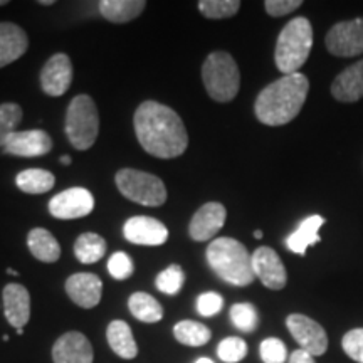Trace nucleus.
Returning <instances> with one entry per match:
<instances>
[{"mask_svg": "<svg viewBox=\"0 0 363 363\" xmlns=\"http://www.w3.org/2000/svg\"><path fill=\"white\" fill-rule=\"evenodd\" d=\"M93 345L79 331H67L52 347L54 363H93Z\"/></svg>", "mask_w": 363, "mask_h": 363, "instance_id": "nucleus-18", "label": "nucleus"}, {"mask_svg": "<svg viewBox=\"0 0 363 363\" xmlns=\"http://www.w3.org/2000/svg\"><path fill=\"white\" fill-rule=\"evenodd\" d=\"M99 13L111 24H126L140 17L147 7L145 0H103Z\"/></svg>", "mask_w": 363, "mask_h": 363, "instance_id": "nucleus-22", "label": "nucleus"}, {"mask_svg": "<svg viewBox=\"0 0 363 363\" xmlns=\"http://www.w3.org/2000/svg\"><path fill=\"white\" fill-rule=\"evenodd\" d=\"M289 363H316L315 358H313V355H310V353L301 350V348H298V350H294L291 353V357L288 358Z\"/></svg>", "mask_w": 363, "mask_h": 363, "instance_id": "nucleus-39", "label": "nucleus"}, {"mask_svg": "<svg viewBox=\"0 0 363 363\" xmlns=\"http://www.w3.org/2000/svg\"><path fill=\"white\" fill-rule=\"evenodd\" d=\"M331 96L342 103H357L363 98V59L343 69L331 83Z\"/></svg>", "mask_w": 363, "mask_h": 363, "instance_id": "nucleus-20", "label": "nucleus"}, {"mask_svg": "<svg viewBox=\"0 0 363 363\" xmlns=\"http://www.w3.org/2000/svg\"><path fill=\"white\" fill-rule=\"evenodd\" d=\"M39 6H54V4H56V2H54V0H39Z\"/></svg>", "mask_w": 363, "mask_h": 363, "instance_id": "nucleus-41", "label": "nucleus"}, {"mask_svg": "<svg viewBox=\"0 0 363 363\" xmlns=\"http://www.w3.org/2000/svg\"><path fill=\"white\" fill-rule=\"evenodd\" d=\"M239 0H201L199 2V11L211 21L229 19L239 12Z\"/></svg>", "mask_w": 363, "mask_h": 363, "instance_id": "nucleus-30", "label": "nucleus"}, {"mask_svg": "<svg viewBox=\"0 0 363 363\" xmlns=\"http://www.w3.org/2000/svg\"><path fill=\"white\" fill-rule=\"evenodd\" d=\"M133 126L138 143L152 157L170 160L184 155L189 135L179 113L153 99L136 108Z\"/></svg>", "mask_w": 363, "mask_h": 363, "instance_id": "nucleus-1", "label": "nucleus"}, {"mask_svg": "<svg viewBox=\"0 0 363 363\" xmlns=\"http://www.w3.org/2000/svg\"><path fill=\"white\" fill-rule=\"evenodd\" d=\"M4 315L9 325L17 330V333H24V326L30 320V294L26 286L19 283H9L2 291Z\"/></svg>", "mask_w": 363, "mask_h": 363, "instance_id": "nucleus-15", "label": "nucleus"}, {"mask_svg": "<svg viewBox=\"0 0 363 363\" xmlns=\"http://www.w3.org/2000/svg\"><path fill=\"white\" fill-rule=\"evenodd\" d=\"M303 6L301 0H266L264 9L271 17L288 16Z\"/></svg>", "mask_w": 363, "mask_h": 363, "instance_id": "nucleus-38", "label": "nucleus"}, {"mask_svg": "<svg viewBox=\"0 0 363 363\" xmlns=\"http://www.w3.org/2000/svg\"><path fill=\"white\" fill-rule=\"evenodd\" d=\"M116 187L123 197L145 207H160L167 202V189L162 179L148 172L121 169L115 175Z\"/></svg>", "mask_w": 363, "mask_h": 363, "instance_id": "nucleus-7", "label": "nucleus"}, {"mask_svg": "<svg viewBox=\"0 0 363 363\" xmlns=\"http://www.w3.org/2000/svg\"><path fill=\"white\" fill-rule=\"evenodd\" d=\"M195 363H214V362H212L211 358H207V357H202V358H199V360L195 362Z\"/></svg>", "mask_w": 363, "mask_h": 363, "instance_id": "nucleus-42", "label": "nucleus"}, {"mask_svg": "<svg viewBox=\"0 0 363 363\" xmlns=\"http://www.w3.org/2000/svg\"><path fill=\"white\" fill-rule=\"evenodd\" d=\"M106 340L113 352L125 360H133L138 355V345L133 338V331L123 320H115L108 325Z\"/></svg>", "mask_w": 363, "mask_h": 363, "instance_id": "nucleus-23", "label": "nucleus"}, {"mask_svg": "<svg viewBox=\"0 0 363 363\" xmlns=\"http://www.w3.org/2000/svg\"><path fill=\"white\" fill-rule=\"evenodd\" d=\"M106 252V240L99 234L84 233L74 242V256L81 264H96Z\"/></svg>", "mask_w": 363, "mask_h": 363, "instance_id": "nucleus-27", "label": "nucleus"}, {"mask_svg": "<svg viewBox=\"0 0 363 363\" xmlns=\"http://www.w3.org/2000/svg\"><path fill=\"white\" fill-rule=\"evenodd\" d=\"M27 247L35 259L48 264H52L61 257V246L56 238L43 227H35L27 234Z\"/></svg>", "mask_w": 363, "mask_h": 363, "instance_id": "nucleus-24", "label": "nucleus"}, {"mask_svg": "<svg viewBox=\"0 0 363 363\" xmlns=\"http://www.w3.org/2000/svg\"><path fill=\"white\" fill-rule=\"evenodd\" d=\"M49 212L52 217L61 220L81 219V217L89 216L94 208L93 194L88 189L71 187L62 190L49 201Z\"/></svg>", "mask_w": 363, "mask_h": 363, "instance_id": "nucleus-10", "label": "nucleus"}, {"mask_svg": "<svg viewBox=\"0 0 363 363\" xmlns=\"http://www.w3.org/2000/svg\"><path fill=\"white\" fill-rule=\"evenodd\" d=\"M22 116H24V111L17 103L7 101L0 104V148L6 147L9 138L19 131Z\"/></svg>", "mask_w": 363, "mask_h": 363, "instance_id": "nucleus-29", "label": "nucleus"}, {"mask_svg": "<svg viewBox=\"0 0 363 363\" xmlns=\"http://www.w3.org/2000/svg\"><path fill=\"white\" fill-rule=\"evenodd\" d=\"M254 238L261 239L262 238V230H256V233H254Z\"/></svg>", "mask_w": 363, "mask_h": 363, "instance_id": "nucleus-43", "label": "nucleus"}, {"mask_svg": "<svg viewBox=\"0 0 363 363\" xmlns=\"http://www.w3.org/2000/svg\"><path fill=\"white\" fill-rule=\"evenodd\" d=\"M313 48V27L306 17H294L283 27L276 43V67L283 74L298 72L310 57Z\"/></svg>", "mask_w": 363, "mask_h": 363, "instance_id": "nucleus-4", "label": "nucleus"}, {"mask_svg": "<svg viewBox=\"0 0 363 363\" xmlns=\"http://www.w3.org/2000/svg\"><path fill=\"white\" fill-rule=\"evenodd\" d=\"M202 81L207 94L217 103H229L238 96L240 72L235 59L225 51L208 54L202 65Z\"/></svg>", "mask_w": 363, "mask_h": 363, "instance_id": "nucleus-5", "label": "nucleus"}, {"mask_svg": "<svg viewBox=\"0 0 363 363\" xmlns=\"http://www.w3.org/2000/svg\"><path fill=\"white\" fill-rule=\"evenodd\" d=\"M130 313L143 323H158L163 318V308L152 294L138 291L133 293L128 299Z\"/></svg>", "mask_w": 363, "mask_h": 363, "instance_id": "nucleus-26", "label": "nucleus"}, {"mask_svg": "<svg viewBox=\"0 0 363 363\" xmlns=\"http://www.w3.org/2000/svg\"><path fill=\"white\" fill-rule=\"evenodd\" d=\"M66 293L74 305L84 310L96 308L103 296V281L93 272H76L66 279Z\"/></svg>", "mask_w": 363, "mask_h": 363, "instance_id": "nucleus-16", "label": "nucleus"}, {"mask_svg": "<svg viewBox=\"0 0 363 363\" xmlns=\"http://www.w3.org/2000/svg\"><path fill=\"white\" fill-rule=\"evenodd\" d=\"M310 81L301 72L286 74L257 94L254 113L262 125L281 126L293 121L306 101Z\"/></svg>", "mask_w": 363, "mask_h": 363, "instance_id": "nucleus-2", "label": "nucleus"}, {"mask_svg": "<svg viewBox=\"0 0 363 363\" xmlns=\"http://www.w3.org/2000/svg\"><path fill=\"white\" fill-rule=\"evenodd\" d=\"M286 326H288L291 337L301 347V350L308 352L310 355L321 357L328 350V335L323 326L311 320L310 316L293 313L286 318Z\"/></svg>", "mask_w": 363, "mask_h": 363, "instance_id": "nucleus-9", "label": "nucleus"}, {"mask_svg": "<svg viewBox=\"0 0 363 363\" xmlns=\"http://www.w3.org/2000/svg\"><path fill=\"white\" fill-rule=\"evenodd\" d=\"M7 4H9V0H0V7L7 6Z\"/></svg>", "mask_w": 363, "mask_h": 363, "instance_id": "nucleus-45", "label": "nucleus"}, {"mask_svg": "<svg viewBox=\"0 0 363 363\" xmlns=\"http://www.w3.org/2000/svg\"><path fill=\"white\" fill-rule=\"evenodd\" d=\"M252 269L256 278L272 291H279L288 283V272L274 249L262 246L252 254Z\"/></svg>", "mask_w": 363, "mask_h": 363, "instance_id": "nucleus-12", "label": "nucleus"}, {"mask_svg": "<svg viewBox=\"0 0 363 363\" xmlns=\"http://www.w3.org/2000/svg\"><path fill=\"white\" fill-rule=\"evenodd\" d=\"M52 150V138L44 130H27V131H16L6 147L2 148L4 155L12 157H43L48 155Z\"/></svg>", "mask_w": 363, "mask_h": 363, "instance_id": "nucleus-14", "label": "nucleus"}, {"mask_svg": "<svg viewBox=\"0 0 363 363\" xmlns=\"http://www.w3.org/2000/svg\"><path fill=\"white\" fill-rule=\"evenodd\" d=\"M325 217L321 216H310L306 217L301 224L298 225V229L293 234L288 235L286 239V246L294 254L299 256H305L306 249L313 246V244L320 242V235L318 230L325 225Z\"/></svg>", "mask_w": 363, "mask_h": 363, "instance_id": "nucleus-21", "label": "nucleus"}, {"mask_svg": "<svg viewBox=\"0 0 363 363\" xmlns=\"http://www.w3.org/2000/svg\"><path fill=\"white\" fill-rule=\"evenodd\" d=\"M123 235L136 246H162L169 239V229L153 217L136 216L125 222Z\"/></svg>", "mask_w": 363, "mask_h": 363, "instance_id": "nucleus-13", "label": "nucleus"}, {"mask_svg": "<svg viewBox=\"0 0 363 363\" xmlns=\"http://www.w3.org/2000/svg\"><path fill=\"white\" fill-rule=\"evenodd\" d=\"M40 88L48 96L59 98L66 94L72 83V62L67 54L57 52L45 61L40 69Z\"/></svg>", "mask_w": 363, "mask_h": 363, "instance_id": "nucleus-11", "label": "nucleus"}, {"mask_svg": "<svg viewBox=\"0 0 363 363\" xmlns=\"http://www.w3.org/2000/svg\"><path fill=\"white\" fill-rule=\"evenodd\" d=\"M174 337L177 342L187 345V347H203L211 342L212 333L206 325L199 323V321L184 320L174 326Z\"/></svg>", "mask_w": 363, "mask_h": 363, "instance_id": "nucleus-28", "label": "nucleus"}, {"mask_svg": "<svg viewBox=\"0 0 363 363\" xmlns=\"http://www.w3.org/2000/svg\"><path fill=\"white\" fill-rule=\"evenodd\" d=\"M206 256L211 269L225 283L242 288L256 279L252 269V256L238 239H214L208 244Z\"/></svg>", "mask_w": 363, "mask_h": 363, "instance_id": "nucleus-3", "label": "nucleus"}, {"mask_svg": "<svg viewBox=\"0 0 363 363\" xmlns=\"http://www.w3.org/2000/svg\"><path fill=\"white\" fill-rule=\"evenodd\" d=\"M342 347L343 352L353 362L363 363V328H353L347 331L342 340Z\"/></svg>", "mask_w": 363, "mask_h": 363, "instance_id": "nucleus-36", "label": "nucleus"}, {"mask_svg": "<svg viewBox=\"0 0 363 363\" xmlns=\"http://www.w3.org/2000/svg\"><path fill=\"white\" fill-rule=\"evenodd\" d=\"M185 284V272L179 264H170L157 276L155 286L163 294H179Z\"/></svg>", "mask_w": 363, "mask_h": 363, "instance_id": "nucleus-32", "label": "nucleus"}, {"mask_svg": "<svg viewBox=\"0 0 363 363\" xmlns=\"http://www.w3.org/2000/svg\"><path fill=\"white\" fill-rule=\"evenodd\" d=\"M326 49L338 57H355L363 54V17L335 24L326 33Z\"/></svg>", "mask_w": 363, "mask_h": 363, "instance_id": "nucleus-8", "label": "nucleus"}, {"mask_svg": "<svg viewBox=\"0 0 363 363\" xmlns=\"http://www.w3.org/2000/svg\"><path fill=\"white\" fill-rule=\"evenodd\" d=\"M229 315L235 328L244 331V333H251V331L257 328V323H259V316H257L256 308L251 303H235L230 308Z\"/></svg>", "mask_w": 363, "mask_h": 363, "instance_id": "nucleus-31", "label": "nucleus"}, {"mask_svg": "<svg viewBox=\"0 0 363 363\" xmlns=\"http://www.w3.org/2000/svg\"><path fill=\"white\" fill-rule=\"evenodd\" d=\"M261 360L264 363H284L288 360L286 345L279 338H266L259 347Z\"/></svg>", "mask_w": 363, "mask_h": 363, "instance_id": "nucleus-35", "label": "nucleus"}, {"mask_svg": "<svg viewBox=\"0 0 363 363\" xmlns=\"http://www.w3.org/2000/svg\"><path fill=\"white\" fill-rule=\"evenodd\" d=\"M133 261L128 254L123 251H118L113 254L108 261V272L111 274V278H115L118 281L128 279L131 274H133Z\"/></svg>", "mask_w": 363, "mask_h": 363, "instance_id": "nucleus-34", "label": "nucleus"}, {"mask_svg": "<svg viewBox=\"0 0 363 363\" xmlns=\"http://www.w3.org/2000/svg\"><path fill=\"white\" fill-rule=\"evenodd\" d=\"M56 184V177L44 169L22 170L16 179L17 189L29 195H40L49 192Z\"/></svg>", "mask_w": 363, "mask_h": 363, "instance_id": "nucleus-25", "label": "nucleus"}, {"mask_svg": "<svg viewBox=\"0 0 363 363\" xmlns=\"http://www.w3.org/2000/svg\"><path fill=\"white\" fill-rule=\"evenodd\" d=\"M227 211L219 202H207L195 212L189 224L190 238L197 242L211 240L225 224Z\"/></svg>", "mask_w": 363, "mask_h": 363, "instance_id": "nucleus-17", "label": "nucleus"}, {"mask_svg": "<svg viewBox=\"0 0 363 363\" xmlns=\"http://www.w3.org/2000/svg\"><path fill=\"white\" fill-rule=\"evenodd\" d=\"M65 131L69 143L79 152L89 150L96 143L99 133V113L93 98L79 94L72 98L66 111Z\"/></svg>", "mask_w": 363, "mask_h": 363, "instance_id": "nucleus-6", "label": "nucleus"}, {"mask_svg": "<svg viewBox=\"0 0 363 363\" xmlns=\"http://www.w3.org/2000/svg\"><path fill=\"white\" fill-rule=\"evenodd\" d=\"M59 162L62 163V165H71V157L69 155H62L59 158Z\"/></svg>", "mask_w": 363, "mask_h": 363, "instance_id": "nucleus-40", "label": "nucleus"}, {"mask_svg": "<svg viewBox=\"0 0 363 363\" xmlns=\"http://www.w3.org/2000/svg\"><path fill=\"white\" fill-rule=\"evenodd\" d=\"M217 355L225 363H239L247 355V343L242 338L227 337L217 347Z\"/></svg>", "mask_w": 363, "mask_h": 363, "instance_id": "nucleus-33", "label": "nucleus"}, {"mask_svg": "<svg viewBox=\"0 0 363 363\" xmlns=\"http://www.w3.org/2000/svg\"><path fill=\"white\" fill-rule=\"evenodd\" d=\"M29 49V38L21 26L13 22H0V69L17 59Z\"/></svg>", "mask_w": 363, "mask_h": 363, "instance_id": "nucleus-19", "label": "nucleus"}, {"mask_svg": "<svg viewBox=\"0 0 363 363\" xmlns=\"http://www.w3.org/2000/svg\"><path fill=\"white\" fill-rule=\"evenodd\" d=\"M222 306H224V298H222L219 293H202L201 296L197 298V311L201 316H216L217 313H220Z\"/></svg>", "mask_w": 363, "mask_h": 363, "instance_id": "nucleus-37", "label": "nucleus"}, {"mask_svg": "<svg viewBox=\"0 0 363 363\" xmlns=\"http://www.w3.org/2000/svg\"><path fill=\"white\" fill-rule=\"evenodd\" d=\"M7 272H9V274H12V276H19V272H17V271H13V269H11V267H9Z\"/></svg>", "mask_w": 363, "mask_h": 363, "instance_id": "nucleus-44", "label": "nucleus"}]
</instances>
